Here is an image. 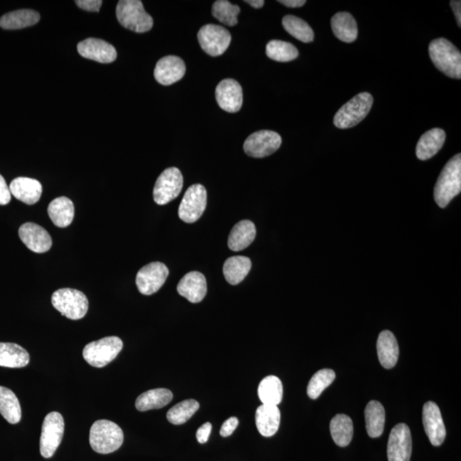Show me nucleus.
<instances>
[{"label": "nucleus", "instance_id": "0eeeda50", "mask_svg": "<svg viewBox=\"0 0 461 461\" xmlns=\"http://www.w3.org/2000/svg\"><path fill=\"white\" fill-rule=\"evenodd\" d=\"M123 343L118 337H106L85 346L83 357L89 365L102 368L111 363L119 355Z\"/></svg>", "mask_w": 461, "mask_h": 461}, {"label": "nucleus", "instance_id": "e433bc0d", "mask_svg": "<svg viewBox=\"0 0 461 461\" xmlns=\"http://www.w3.org/2000/svg\"><path fill=\"white\" fill-rule=\"evenodd\" d=\"M266 54L270 59L285 63L296 59L299 52L293 44L273 39L266 44Z\"/></svg>", "mask_w": 461, "mask_h": 461}, {"label": "nucleus", "instance_id": "4c0bfd02", "mask_svg": "<svg viewBox=\"0 0 461 461\" xmlns=\"http://www.w3.org/2000/svg\"><path fill=\"white\" fill-rule=\"evenodd\" d=\"M199 408V403L195 400L190 399L176 404L168 410L167 419L173 424H182L188 422Z\"/></svg>", "mask_w": 461, "mask_h": 461}, {"label": "nucleus", "instance_id": "aec40b11", "mask_svg": "<svg viewBox=\"0 0 461 461\" xmlns=\"http://www.w3.org/2000/svg\"><path fill=\"white\" fill-rule=\"evenodd\" d=\"M177 290L190 302L198 303L203 301L207 294V281L203 273L193 271L181 278Z\"/></svg>", "mask_w": 461, "mask_h": 461}, {"label": "nucleus", "instance_id": "4be33fe9", "mask_svg": "<svg viewBox=\"0 0 461 461\" xmlns=\"http://www.w3.org/2000/svg\"><path fill=\"white\" fill-rule=\"evenodd\" d=\"M446 133L441 128H434L424 133L416 147V156L422 161L434 156L443 147Z\"/></svg>", "mask_w": 461, "mask_h": 461}, {"label": "nucleus", "instance_id": "f8f14e48", "mask_svg": "<svg viewBox=\"0 0 461 461\" xmlns=\"http://www.w3.org/2000/svg\"><path fill=\"white\" fill-rule=\"evenodd\" d=\"M282 139L278 133L262 130L252 133L244 144V149L248 156L254 159H264L272 155L280 149Z\"/></svg>", "mask_w": 461, "mask_h": 461}, {"label": "nucleus", "instance_id": "dca6fc26", "mask_svg": "<svg viewBox=\"0 0 461 461\" xmlns=\"http://www.w3.org/2000/svg\"><path fill=\"white\" fill-rule=\"evenodd\" d=\"M18 234L23 244L31 252L44 253L51 248L52 240L49 233L33 222H27L20 226Z\"/></svg>", "mask_w": 461, "mask_h": 461}, {"label": "nucleus", "instance_id": "2f4dec72", "mask_svg": "<svg viewBox=\"0 0 461 461\" xmlns=\"http://www.w3.org/2000/svg\"><path fill=\"white\" fill-rule=\"evenodd\" d=\"M366 427L367 434L371 438H379L383 434L386 423V411L381 403L371 401L365 410Z\"/></svg>", "mask_w": 461, "mask_h": 461}, {"label": "nucleus", "instance_id": "f257e3e1", "mask_svg": "<svg viewBox=\"0 0 461 461\" xmlns=\"http://www.w3.org/2000/svg\"><path fill=\"white\" fill-rule=\"evenodd\" d=\"M461 192V155L457 154L448 161L436 181L434 197L440 208L448 204Z\"/></svg>", "mask_w": 461, "mask_h": 461}, {"label": "nucleus", "instance_id": "a18cd8bd", "mask_svg": "<svg viewBox=\"0 0 461 461\" xmlns=\"http://www.w3.org/2000/svg\"><path fill=\"white\" fill-rule=\"evenodd\" d=\"M450 6L452 7L453 11H454L457 23H458V26L460 27H461V2L460 1V0L459 1H457V0H452V1H450Z\"/></svg>", "mask_w": 461, "mask_h": 461}, {"label": "nucleus", "instance_id": "393cba45", "mask_svg": "<svg viewBox=\"0 0 461 461\" xmlns=\"http://www.w3.org/2000/svg\"><path fill=\"white\" fill-rule=\"evenodd\" d=\"M257 235L256 226L248 220L241 221L233 226L228 238V247L233 252H241L254 240Z\"/></svg>", "mask_w": 461, "mask_h": 461}, {"label": "nucleus", "instance_id": "4468645a", "mask_svg": "<svg viewBox=\"0 0 461 461\" xmlns=\"http://www.w3.org/2000/svg\"><path fill=\"white\" fill-rule=\"evenodd\" d=\"M387 455L389 461H410L412 436L407 424H398L392 429L388 441Z\"/></svg>", "mask_w": 461, "mask_h": 461}, {"label": "nucleus", "instance_id": "c85d7f7f", "mask_svg": "<svg viewBox=\"0 0 461 461\" xmlns=\"http://www.w3.org/2000/svg\"><path fill=\"white\" fill-rule=\"evenodd\" d=\"M173 393L168 389L159 388L145 392L139 395L135 402V407L140 412L159 408L167 406L173 400Z\"/></svg>", "mask_w": 461, "mask_h": 461}, {"label": "nucleus", "instance_id": "c756f323", "mask_svg": "<svg viewBox=\"0 0 461 461\" xmlns=\"http://www.w3.org/2000/svg\"><path fill=\"white\" fill-rule=\"evenodd\" d=\"M252 266V261L249 257H229L223 266V274L226 281L233 285L240 284L247 276Z\"/></svg>", "mask_w": 461, "mask_h": 461}, {"label": "nucleus", "instance_id": "2eb2a0df", "mask_svg": "<svg viewBox=\"0 0 461 461\" xmlns=\"http://www.w3.org/2000/svg\"><path fill=\"white\" fill-rule=\"evenodd\" d=\"M423 424L429 440L434 446H440L446 438L442 414L434 402H427L423 407Z\"/></svg>", "mask_w": 461, "mask_h": 461}, {"label": "nucleus", "instance_id": "cd10ccee", "mask_svg": "<svg viewBox=\"0 0 461 461\" xmlns=\"http://www.w3.org/2000/svg\"><path fill=\"white\" fill-rule=\"evenodd\" d=\"M30 361V354L24 348L17 343H0V367L21 368Z\"/></svg>", "mask_w": 461, "mask_h": 461}, {"label": "nucleus", "instance_id": "5701e85b", "mask_svg": "<svg viewBox=\"0 0 461 461\" xmlns=\"http://www.w3.org/2000/svg\"><path fill=\"white\" fill-rule=\"evenodd\" d=\"M256 424L258 431L266 438L276 434L281 424V411L278 406L262 404L258 407L256 412Z\"/></svg>", "mask_w": 461, "mask_h": 461}, {"label": "nucleus", "instance_id": "7ed1b4c3", "mask_svg": "<svg viewBox=\"0 0 461 461\" xmlns=\"http://www.w3.org/2000/svg\"><path fill=\"white\" fill-rule=\"evenodd\" d=\"M124 434L119 426L110 420L100 419L92 424L90 430V445L99 454L115 452L123 443Z\"/></svg>", "mask_w": 461, "mask_h": 461}, {"label": "nucleus", "instance_id": "a19ab883", "mask_svg": "<svg viewBox=\"0 0 461 461\" xmlns=\"http://www.w3.org/2000/svg\"><path fill=\"white\" fill-rule=\"evenodd\" d=\"M238 426V418L230 417L228 419H226V422L222 424L220 431L221 436H224V438H228V436L233 434V431L236 430Z\"/></svg>", "mask_w": 461, "mask_h": 461}, {"label": "nucleus", "instance_id": "f704fd0d", "mask_svg": "<svg viewBox=\"0 0 461 461\" xmlns=\"http://www.w3.org/2000/svg\"><path fill=\"white\" fill-rule=\"evenodd\" d=\"M0 414L8 422L18 424L22 419L21 405L14 392L0 386Z\"/></svg>", "mask_w": 461, "mask_h": 461}, {"label": "nucleus", "instance_id": "423d86ee", "mask_svg": "<svg viewBox=\"0 0 461 461\" xmlns=\"http://www.w3.org/2000/svg\"><path fill=\"white\" fill-rule=\"evenodd\" d=\"M51 303L63 316L73 321L85 317L89 307L86 295L82 291L71 288L56 290L52 295Z\"/></svg>", "mask_w": 461, "mask_h": 461}, {"label": "nucleus", "instance_id": "39448f33", "mask_svg": "<svg viewBox=\"0 0 461 461\" xmlns=\"http://www.w3.org/2000/svg\"><path fill=\"white\" fill-rule=\"evenodd\" d=\"M374 104V97L369 92H361L343 104L334 116L335 127L347 129L357 126L365 119Z\"/></svg>", "mask_w": 461, "mask_h": 461}, {"label": "nucleus", "instance_id": "79ce46f5", "mask_svg": "<svg viewBox=\"0 0 461 461\" xmlns=\"http://www.w3.org/2000/svg\"><path fill=\"white\" fill-rule=\"evenodd\" d=\"M75 3L80 9L87 11L99 12L103 1H101V0H79L78 1L77 0Z\"/></svg>", "mask_w": 461, "mask_h": 461}, {"label": "nucleus", "instance_id": "6ab92c4d", "mask_svg": "<svg viewBox=\"0 0 461 461\" xmlns=\"http://www.w3.org/2000/svg\"><path fill=\"white\" fill-rule=\"evenodd\" d=\"M185 74V64L179 56H167L157 62L154 76L156 82L164 86L179 82Z\"/></svg>", "mask_w": 461, "mask_h": 461}, {"label": "nucleus", "instance_id": "a878e982", "mask_svg": "<svg viewBox=\"0 0 461 461\" xmlns=\"http://www.w3.org/2000/svg\"><path fill=\"white\" fill-rule=\"evenodd\" d=\"M333 34L343 42L352 43L357 39V23L349 12H338L331 18Z\"/></svg>", "mask_w": 461, "mask_h": 461}, {"label": "nucleus", "instance_id": "58836bf2", "mask_svg": "<svg viewBox=\"0 0 461 461\" xmlns=\"http://www.w3.org/2000/svg\"><path fill=\"white\" fill-rule=\"evenodd\" d=\"M240 12V7L233 5L226 0H218L214 3L212 7L214 17L229 27L235 26L238 24V16Z\"/></svg>", "mask_w": 461, "mask_h": 461}, {"label": "nucleus", "instance_id": "bb28decb", "mask_svg": "<svg viewBox=\"0 0 461 461\" xmlns=\"http://www.w3.org/2000/svg\"><path fill=\"white\" fill-rule=\"evenodd\" d=\"M48 214L55 226L60 228H67L74 220V204L66 197L56 198L48 206Z\"/></svg>", "mask_w": 461, "mask_h": 461}, {"label": "nucleus", "instance_id": "ddd939ff", "mask_svg": "<svg viewBox=\"0 0 461 461\" xmlns=\"http://www.w3.org/2000/svg\"><path fill=\"white\" fill-rule=\"evenodd\" d=\"M169 271L164 264L156 262L143 266L136 276V285L141 294L149 296L157 293L164 285Z\"/></svg>", "mask_w": 461, "mask_h": 461}, {"label": "nucleus", "instance_id": "ea45409f", "mask_svg": "<svg viewBox=\"0 0 461 461\" xmlns=\"http://www.w3.org/2000/svg\"><path fill=\"white\" fill-rule=\"evenodd\" d=\"M336 378L335 371L331 369H322L317 371L311 378L307 386V393L311 399H317L327 387L331 386Z\"/></svg>", "mask_w": 461, "mask_h": 461}, {"label": "nucleus", "instance_id": "72a5a7b5", "mask_svg": "<svg viewBox=\"0 0 461 461\" xmlns=\"http://www.w3.org/2000/svg\"><path fill=\"white\" fill-rule=\"evenodd\" d=\"M331 436L339 447H346L353 438V422L345 414H338L331 419L330 424Z\"/></svg>", "mask_w": 461, "mask_h": 461}, {"label": "nucleus", "instance_id": "20e7f679", "mask_svg": "<svg viewBox=\"0 0 461 461\" xmlns=\"http://www.w3.org/2000/svg\"><path fill=\"white\" fill-rule=\"evenodd\" d=\"M116 17L121 26L136 33H145L153 27V19L140 0H121L116 6Z\"/></svg>", "mask_w": 461, "mask_h": 461}, {"label": "nucleus", "instance_id": "b1692460", "mask_svg": "<svg viewBox=\"0 0 461 461\" xmlns=\"http://www.w3.org/2000/svg\"><path fill=\"white\" fill-rule=\"evenodd\" d=\"M377 350L380 364L386 369H391L398 363L399 346L395 335L390 331L379 334Z\"/></svg>", "mask_w": 461, "mask_h": 461}, {"label": "nucleus", "instance_id": "6e6552de", "mask_svg": "<svg viewBox=\"0 0 461 461\" xmlns=\"http://www.w3.org/2000/svg\"><path fill=\"white\" fill-rule=\"evenodd\" d=\"M64 426L63 416L58 412H51L44 418L39 441V451L44 458H51L58 450L63 438Z\"/></svg>", "mask_w": 461, "mask_h": 461}, {"label": "nucleus", "instance_id": "f03ea898", "mask_svg": "<svg viewBox=\"0 0 461 461\" xmlns=\"http://www.w3.org/2000/svg\"><path fill=\"white\" fill-rule=\"evenodd\" d=\"M429 55L438 70L450 78H461V54L450 40L438 38L429 46Z\"/></svg>", "mask_w": 461, "mask_h": 461}, {"label": "nucleus", "instance_id": "7c9ffc66", "mask_svg": "<svg viewBox=\"0 0 461 461\" xmlns=\"http://www.w3.org/2000/svg\"><path fill=\"white\" fill-rule=\"evenodd\" d=\"M40 16L33 10H18L9 12L0 18V27L4 30H21L35 25L39 21Z\"/></svg>", "mask_w": 461, "mask_h": 461}, {"label": "nucleus", "instance_id": "1a4fd4ad", "mask_svg": "<svg viewBox=\"0 0 461 461\" xmlns=\"http://www.w3.org/2000/svg\"><path fill=\"white\" fill-rule=\"evenodd\" d=\"M183 176L177 168H168L161 173L153 190L154 201L165 205L180 195L183 188Z\"/></svg>", "mask_w": 461, "mask_h": 461}, {"label": "nucleus", "instance_id": "c03bdc74", "mask_svg": "<svg viewBox=\"0 0 461 461\" xmlns=\"http://www.w3.org/2000/svg\"><path fill=\"white\" fill-rule=\"evenodd\" d=\"M212 424L207 422L203 424L197 431V439L198 443L204 444L208 442L209 435L211 434Z\"/></svg>", "mask_w": 461, "mask_h": 461}, {"label": "nucleus", "instance_id": "37998d69", "mask_svg": "<svg viewBox=\"0 0 461 461\" xmlns=\"http://www.w3.org/2000/svg\"><path fill=\"white\" fill-rule=\"evenodd\" d=\"M11 200V193L6 180L0 175V205H6Z\"/></svg>", "mask_w": 461, "mask_h": 461}, {"label": "nucleus", "instance_id": "9b49d317", "mask_svg": "<svg viewBox=\"0 0 461 461\" xmlns=\"http://www.w3.org/2000/svg\"><path fill=\"white\" fill-rule=\"evenodd\" d=\"M207 205V191L195 184L185 192L179 207V216L185 223H194L202 216Z\"/></svg>", "mask_w": 461, "mask_h": 461}, {"label": "nucleus", "instance_id": "c9c22d12", "mask_svg": "<svg viewBox=\"0 0 461 461\" xmlns=\"http://www.w3.org/2000/svg\"><path fill=\"white\" fill-rule=\"evenodd\" d=\"M283 27L287 33L303 43L312 42L314 37V31L305 20L293 15L285 16L282 20Z\"/></svg>", "mask_w": 461, "mask_h": 461}, {"label": "nucleus", "instance_id": "a211bd4d", "mask_svg": "<svg viewBox=\"0 0 461 461\" xmlns=\"http://www.w3.org/2000/svg\"><path fill=\"white\" fill-rule=\"evenodd\" d=\"M77 50L83 58L101 63H111L116 59V48L105 40L89 38L80 42Z\"/></svg>", "mask_w": 461, "mask_h": 461}, {"label": "nucleus", "instance_id": "49530a36", "mask_svg": "<svg viewBox=\"0 0 461 461\" xmlns=\"http://www.w3.org/2000/svg\"><path fill=\"white\" fill-rule=\"evenodd\" d=\"M278 3L290 8H299L305 5V0H280Z\"/></svg>", "mask_w": 461, "mask_h": 461}, {"label": "nucleus", "instance_id": "412c9836", "mask_svg": "<svg viewBox=\"0 0 461 461\" xmlns=\"http://www.w3.org/2000/svg\"><path fill=\"white\" fill-rule=\"evenodd\" d=\"M9 188L11 195L28 205L38 203L42 195V184L31 178L18 177L11 181Z\"/></svg>", "mask_w": 461, "mask_h": 461}, {"label": "nucleus", "instance_id": "de8ad7c7", "mask_svg": "<svg viewBox=\"0 0 461 461\" xmlns=\"http://www.w3.org/2000/svg\"><path fill=\"white\" fill-rule=\"evenodd\" d=\"M246 3L254 8V9H260L264 7L265 2L264 0H246Z\"/></svg>", "mask_w": 461, "mask_h": 461}, {"label": "nucleus", "instance_id": "9d476101", "mask_svg": "<svg viewBox=\"0 0 461 461\" xmlns=\"http://www.w3.org/2000/svg\"><path fill=\"white\" fill-rule=\"evenodd\" d=\"M202 49L211 56H219L228 50L232 36L225 27L216 24H207L197 34Z\"/></svg>", "mask_w": 461, "mask_h": 461}, {"label": "nucleus", "instance_id": "f3484780", "mask_svg": "<svg viewBox=\"0 0 461 461\" xmlns=\"http://www.w3.org/2000/svg\"><path fill=\"white\" fill-rule=\"evenodd\" d=\"M216 97L222 110L229 113L240 111L242 104V89L237 80H221L216 87Z\"/></svg>", "mask_w": 461, "mask_h": 461}, {"label": "nucleus", "instance_id": "473e14b6", "mask_svg": "<svg viewBox=\"0 0 461 461\" xmlns=\"http://www.w3.org/2000/svg\"><path fill=\"white\" fill-rule=\"evenodd\" d=\"M258 395L265 405L278 406L283 398V386L276 376H268L258 386Z\"/></svg>", "mask_w": 461, "mask_h": 461}]
</instances>
